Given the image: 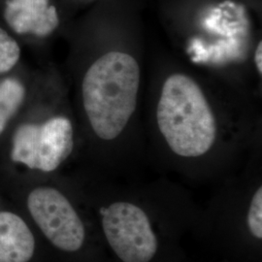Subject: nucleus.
Here are the masks:
<instances>
[{"label": "nucleus", "instance_id": "1", "mask_svg": "<svg viewBox=\"0 0 262 262\" xmlns=\"http://www.w3.org/2000/svg\"><path fill=\"white\" fill-rule=\"evenodd\" d=\"M139 85L138 62L122 52L107 53L86 71L82 85L84 111L100 139L121 135L136 109Z\"/></svg>", "mask_w": 262, "mask_h": 262}, {"label": "nucleus", "instance_id": "2", "mask_svg": "<svg viewBox=\"0 0 262 262\" xmlns=\"http://www.w3.org/2000/svg\"><path fill=\"white\" fill-rule=\"evenodd\" d=\"M157 120L170 150L181 158H200L215 144L214 114L202 90L188 76L174 74L166 79Z\"/></svg>", "mask_w": 262, "mask_h": 262}, {"label": "nucleus", "instance_id": "3", "mask_svg": "<svg viewBox=\"0 0 262 262\" xmlns=\"http://www.w3.org/2000/svg\"><path fill=\"white\" fill-rule=\"evenodd\" d=\"M98 217L104 241L115 261H160L167 237L152 206L115 199L98 208Z\"/></svg>", "mask_w": 262, "mask_h": 262}, {"label": "nucleus", "instance_id": "4", "mask_svg": "<svg viewBox=\"0 0 262 262\" xmlns=\"http://www.w3.org/2000/svg\"><path fill=\"white\" fill-rule=\"evenodd\" d=\"M73 128L68 119L55 117L44 123H25L13 137L11 159L28 168L52 172L73 150Z\"/></svg>", "mask_w": 262, "mask_h": 262}, {"label": "nucleus", "instance_id": "5", "mask_svg": "<svg viewBox=\"0 0 262 262\" xmlns=\"http://www.w3.org/2000/svg\"><path fill=\"white\" fill-rule=\"evenodd\" d=\"M28 208L35 224L56 249L71 253L84 247V222L62 192L54 187H37L28 195Z\"/></svg>", "mask_w": 262, "mask_h": 262}, {"label": "nucleus", "instance_id": "6", "mask_svg": "<svg viewBox=\"0 0 262 262\" xmlns=\"http://www.w3.org/2000/svg\"><path fill=\"white\" fill-rule=\"evenodd\" d=\"M4 18L15 32L39 37L51 34L59 24L56 7L49 0H8Z\"/></svg>", "mask_w": 262, "mask_h": 262}, {"label": "nucleus", "instance_id": "7", "mask_svg": "<svg viewBox=\"0 0 262 262\" xmlns=\"http://www.w3.org/2000/svg\"><path fill=\"white\" fill-rule=\"evenodd\" d=\"M35 240L19 215L0 212V262H28L33 256Z\"/></svg>", "mask_w": 262, "mask_h": 262}, {"label": "nucleus", "instance_id": "8", "mask_svg": "<svg viewBox=\"0 0 262 262\" xmlns=\"http://www.w3.org/2000/svg\"><path fill=\"white\" fill-rule=\"evenodd\" d=\"M26 90L16 79H6L0 83V135L10 119L16 114L25 99Z\"/></svg>", "mask_w": 262, "mask_h": 262}, {"label": "nucleus", "instance_id": "9", "mask_svg": "<svg viewBox=\"0 0 262 262\" xmlns=\"http://www.w3.org/2000/svg\"><path fill=\"white\" fill-rule=\"evenodd\" d=\"M243 227L249 239L255 245L262 241V187H257L244 210Z\"/></svg>", "mask_w": 262, "mask_h": 262}, {"label": "nucleus", "instance_id": "10", "mask_svg": "<svg viewBox=\"0 0 262 262\" xmlns=\"http://www.w3.org/2000/svg\"><path fill=\"white\" fill-rule=\"evenodd\" d=\"M19 56L18 43L0 28V73L10 71L19 61Z\"/></svg>", "mask_w": 262, "mask_h": 262}, {"label": "nucleus", "instance_id": "11", "mask_svg": "<svg viewBox=\"0 0 262 262\" xmlns=\"http://www.w3.org/2000/svg\"><path fill=\"white\" fill-rule=\"evenodd\" d=\"M261 55H262V43L259 42L258 46L256 48V51H255V56H254V61H255V66L257 68V71L259 74L262 73V60H261Z\"/></svg>", "mask_w": 262, "mask_h": 262}]
</instances>
